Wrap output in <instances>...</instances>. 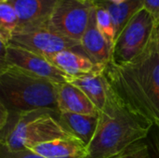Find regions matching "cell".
I'll return each mask as SVG.
<instances>
[{"label": "cell", "instance_id": "obj_8", "mask_svg": "<svg viewBox=\"0 0 159 158\" xmlns=\"http://www.w3.org/2000/svg\"><path fill=\"white\" fill-rule=\"evenodd\" d=\"M7 63L33 74L47 78L56 83L67 82L68 75L52 64L47 58L12 45L1 44V62Z\"/></svg>", "mask_w": 159, "mask_h": 158}, {"label": "cell", "instance_id": "obj_15", "mask_svg": "<svg viewBox=\"0 0 159 158\" xmlns=\"http://www.w3.org/2000/svg\"><path fill=\"white\" fill-rule=\"evenodd\" d=\"M59 121L70 134L89 146L97 130L99 115H88L72 113H60Z\"/></svg>", "mask_w": 159, "mask_h": 158}, {"label": "cell", "instance_id": "obj_24", "mask_svg": "<svg viewBox=\"0 0 159 158\" xmlns=\"http://www.w3.org/2000/svg\"><path fill=\"white\" fill-rule=\"evenodd\" d=\"M158 34H159V29H158Z\"/></svg>", "mask_w": 159, "mask_h": 158}, {"label": "cell", "instance_id": "obj_25", "mask_svg": "<svg viewBox=\"0 0 159 158\" xmlns=\"http://www.w3.org/2000/svg\"><path fill=\"white\" fill-rule=\"evenodd\" d=\"M0 1H3V0H0Z\"/></svg>", "mask_w": 159, "mask_h": 158}, {"label": "cell", "instance_id": "obj_6", "mask_svg": "<svg viewBox=\"0 0 159 158\" xmlns=\"http://www.w3.org/2000/svg\"><path fill=\"white\" fill-rule=\"evenodd\" d=\"M95 7L94 0H57L47 27L80 42Z\"/></svg>", "mask_w": 159, "mask_h": 158}, {"label": "cell", "instance_id": "obj_22", "mask_svg": "<svg viewBox=\"0 0 159 158\" xmlns=\"http://www.w3.org/2000/svg\"><path fill=\"white\" fill-rule=\"evenodd\" d=\"M150 135L149 146L151 149V153L155 158H159V129H153Z\"/></svg>", "mask_w": 159, "mask_h": 158}, {"label": "cell", "instance_id": "obj_9", "mask_svg": "<svg viewBox=\"0 0 159 158\" xmlns=\"http://www.w3.org/2000/svg\"><path fill=\"white\" fill-rule=\"evenodd\" d=\"M16 9L19 25L15 32L48 26L57 0H7Z\"/></svg>", "mask_w": 159, "mask_h": 158}, {"label": "cell", "instance_id": "obj_4", "mask_svg": "<svg viewBox=\"0 0 159 158\" xmlns=\"http://www.w3.org/2000/svg\"><path fill=\"white\" fill-rule=\"evenodd\" d=\"M59 84L19 67L0 63V107L11 112L58 111Z\"/></svg>", "mask_w": 159, "mask_h": 158}, {"label": "cell", "instance_id": "obj_23", "mask_svg": "<svg viewBox=\"0 0 159 158\" xmlns=\"http://www.w3.org/2000/svg\"><path fill=\"white\" fill-rule=\"evenodd\" d=\"M109 1L114 3V4H121V3H123V2H125L127 0H109Z\"/></svg>", "mask_w": 159, "mask_h": 158}, {"label": "cell", "instance_id": "obj_13", "mask_svg": "<svg viewBox=\"0 0 159 158\" xmlns=\"http://www.w3.org/2000/svg\"><path fill=\"white\" fill-rule=\"evenodd\" d=\"M28 150L45 158H87L89 156L88 146L75 136L59 138Z\"/></svg>", "mask_w": 159, "mask_h": 158}, {"label": "cell", "instance_id": "obj_2", "mask_svg": "<svg viewBox=\"0 0 159 158\" xmlns=\"http://www.w3.org/2000/svg\"><path fill=\"white\" fill-rule=\"evenodd\" d=\"M153 125L136 114L111 88L107 102L99 114V124L87 158H113L144 141Z\"/></svg>", "mask_w": 159, "mask_h": 158}, {"label": "cell", "instance_id": "obj_18", "mask_svg": "<svg viewBox=\"0 0 159 158\" xmlns=\"http://www.w3.org/2000/svg\"><path fill=\"white\" fill-rule=\"evenodd\" d=\"M96 23L99 30L102 34L106 37V39L111 43L114 47V44L116 41V32L115 26L113 22V19L108 12V10L102 7L96 6Z\"/></svg>", "mask_w": 159, "mask_h": 158}, {"label": "cell", "instance_id": "obj_7", "mask_svg": "<svg viewBox=\"0 0 159 158\" xmlns=\"http://www.w3.org/2000/svg\"><path fill=\"white\" fill-rule=\"evenodd\" d=\"M8 45L25 48L47 59L62 50L80 47V42L62 36L48 27L15 32Z\"/></svg>", "mask_w": 159, "mask_h": 158}, {"label": "cell", "instance_id": "obj_5", "mask_svg": "<svg viewBox=\"0 0 159 158\" xmlns=\"http://www.w3.org/2000/svg\"><path fill=\"white\" fill-rule=\"evenodd\" d=\"M158 29L150 13L144 8L141 9L116 39L112 61L125 64L139 57L151 44Z\"/></svg>", "mask_w": 159, "mask_h": 158}, {"label": "cell", "instance_id": "obj_12", "mask_svg": "<svg viewBox=\"0 0 159 158\" xmlns=\"http://www.w3.org/2000/svg\"><path fill=\"white\" fill-rule=\"evenodd\" d=\"M57 102L60 113L88 115H98L100 114V111L90 100L78 88L68 82L58 85Z\"/></svg>", "mask_w": 159, "mask_h": 158}, {"label": "cell", "instance_id": "obj_11", "mask_svg": "<svg viewBox=\"0 0 159 158\" xmlns=\"http://www.w3.org/2000/svg\"><path fill=\"white\" fill-rule=\"evenodd\" d=\"M95 8L80 41V48L94 62L106 66L113 60V46L97 26Z\"/></svg>", "mask_w": 159, "mask_h": 158}, {"label": "cell", "instance_id": "obj_3", "mask_svg": "<svg viewBox=\"0 0 159 158\" xmlns=\"http://www.w3.org/2000/svg\"><path fill=\"white\" fill-rule=\"evenodd\" d=\"M0 108V147L8 151L31 149L59 138L73 136L59 121L58 111L11 112Z\"/></svg>", "mask_w": 159, "mask_h": 158}, {"label": "cell", "instance_id": "obj_10", "mask_svg": "<svg viewBox=\"0 0 159 158\" xmlns=\"http://www.w3.org/2000/svg\"><path fill=\"white\" fill-rule=\"evenodd\" d=\"M48 60L71 77L100 74L106 69L105 65L94 62L80 47L62 50L50 56Z\"/></svg>", "mask_w": 159, "mask_h": 158}, {"label": "cell", "instance_id": "obj_14", "mask_svg": "<svg viewBox=\"0 0 159 158\" xmlns=\"http://www.w3.org/2000/svg\"><path fill=\"white\" fill-rule=\"evenodd\" d=\"M104 72L67 78V82L78 88L99 111L104 107L112 88Z\"/></svg>", "mask_w": 159, "mask_h": 158}, {"label": "cell", "instance_id": "obj_16", "mask_svg": "<svg viewBox=\"0 0 159 158\" xmlns=\"http://www.w3.org/2000/svg\"><path fill=\"white\" fill-rule=\"evenodd\" d=\"M95 5L102 7L110 13L116 32V39L129 21L143 8V0H127L121 4H114L109 0H94Z\"/></svg>", "mask_w": 159, "mask_h": 158}, {"label": "cell", "instance_id": "obj_1", "mask_svg": "<svg viewBox=\"0 0 159 158\" xmlns=\"http://www.w3.org/2000/svg\"><path fill=\"white\" fill-rule=\"evenodd\" d=\"M105 75L116 94L136 114L159 129V34L136 59L125 64L111 61Z\"/></svg>", "mask_w": 159, "mask_h": 158}, {"label": "cell", "instance_id": "obj_21", "mask_svg": "<svg viewBox=\"0 0 159 158\" xmlns=\"http://www.w3.org/2000/svg\"><path fill=\"white\" fill-rule=\"evenodd\" d=\"M143 8L150 13L159 27V0H143Z\"/></svg>", "mask_w": 159, "mask_h": 158}, {"label": "cell", "instance_id": "obj_19", "mask_svg": "<svg viewBox=\"0 0 159 158\" xmlns=\"http://www.w3.org/2000/svg\"><path fill=\"white\" fill-rule=\"evenodd\" d=\"M113 158H152L149 143L137 142Z\"/></svg>", "mask_w": 159, "mask_h": 158}, {"label": "cell", "instance_id": "obj_17", "mask_svg": "<svg viewBox=\"0 0 159 158\" xmlns=\"http://www.w3.org/2000/svg\"><path fill=\"white\" fill-rule=\"evenodd\" d=\"M19 25V16L15 7L7 1H0V44L8 46Z\"/></svg>", "mask_w": 159, "mask_h": 158}, {"label": "cell", "instance_id": "obj_20", "mask_svg": "<svg viewBox=\"0 0 159 158\" xmlns=\"http://www.w3.org/2000/svg\"><path fill=\"white\" fill-rule=\"evenodd\" d=\"M0 158H45L31 150L8 151L6 148L0 147Z\"/></svg>", "mask_w": 159, "mask_h": 158}]
</instances>
